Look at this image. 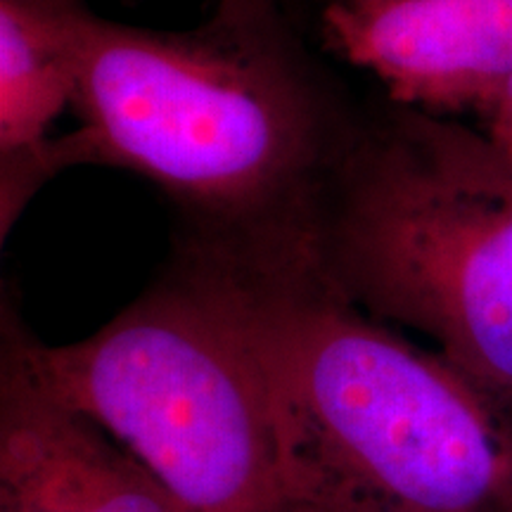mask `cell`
<instances>
[{
    "label": "cell",
    "mask_w": 512,
    "mask_h": 512,
    "mask_svg": "<svg viewBox=\"0 0 512 512\" xmlns=\"http://www.w3.org/2000/svg\"><path fill=\"white\" fill-rule=\"evenodd\" d=\"M264 382L306 508L512 512V406L320 273L304 238H178Z\"/></svg>",
    "instance_id": "1"
},
{
    "label": "cell",
    "mask_w": 512,
    "mask_h": 512,
    "mask_svg": "<svg viewBox=\"0 0 512 512\" xmlns=\"http://www.w3.org/2000/svg\"><path fill=\"white\" fill-rule=\"evenodd\" d=\"M363 100L309 46L292 10L216 0L200 27L157 31L88 8L69 133L74 166L131 171L164 192L181 238L304 235Z\"/></svg>",
    "instance_id": "2"
},
{
    "label": "cell",
    "mask_w": 512,
    "mask_h": 512,
    "mask_svg": "<svg viewBox=\"0 0 512 512\" xmlns=\"http://www.w3.org/2000/svg\"><path fill=\"white\" fill-rule=\"evenodd\" d=\"M304 245L356 306L512 406V159L482 128L366 98Z\"/></svg>",
    "instance_id": "3"
},
{
    "label": "cell",
    "mask_w": 512,
    "mask_h": 512,
    "mask_svg": "<svg viewBox=\"0 0 512 512\" xmlns=\"http://www.w3.org/2000/svg\"><path fill=\"white\" fill-rule=\"evenodd\" d=\"M0 339L36 382L91 418L181 512H306L268 392L181 249L91 337L48 347L3 294Z\"/></svg>",
    "instance_id": "4"
},
{
    "label": "cell",
    "mask_w": 512,
    "mask_h": 512,
    "mask_svg": "<svg viewBox=\"0 0 512 512\" xmlns=\"http://www.w3.org/2000/svg\"><path fill=\"white\" fill-rule=\"evenodd\" d=\"M320 43L389 100L482 119L512 76V0L323 3Z\"/></svg>",
    "instance_id": "5"
},
{
    "label": "cell",
    "mask_w": 512,
    "mask_h": 512,
    "mask_svg": "<svg viewBox=\"0 0 512 512\" xmlns=\"http://www.w3.org/2000/svg\"><path fill=\"white\" fill-rule=\"evenodd\" d=\"M0 512H181L91 418L48 394L0 339Z\"/></svg>",
    "instance_id": "6"
},
{
    "label": "cell",
    "mask_w": 512,
    "mask_h": 512,
    "mask_svg": "<svg viewBox=\"0 0 512 512\" xmlns=\"http://www.w3.org/2000/svg\"><path fill=\"white\" fill-rule=\"evenodd\" d=\"M86 0H0V238L31 197L72 169L53 124L74 105Z\"/></svg>",
    "instance_id": "7"
},
{
    "label": "cell",
    "mask_w": 512,
    "mask_h": 512,
    "mask_svg": "<svg viewBox=\"0 0 512 512\" xmlns=\"http://www.w3.org/2000/svg\"><path fill=\"white\" fill-rule=\"evenodd\" d=\"M479 121H482L479 128L512 159V76Z\"/></svg>",
    "instance_id": "8"
},
{
    "label": "cell",
    "mask_w": 512,
    "mask_h": 512,
    "mask_svg": "<svg viewBox=\"0 0 512 512\" xmlns=\"http://www.w3.org/2000/svg\"><path fill=\"white\" fill-rule=\"evenodd\" d=\"M259 3H273V5H283V8L292 10V5L297 3V0H259Z\"/></svg>",
    "instance_id": "9"
},
{
    "label": "cell",
    "mask_w": 512,
    "mask_h": 512,
    "mask_svg": "<svg viewBox=\"0 0 512 512\" xmlns=\"http://www.w3.org/2000/svg\"><path fill=\"white\" fill-rule=\"evenodd\" d=\"M323 3H344V5H358V3H366V0H323Z\"/></svg>",
    "instance_id": "10"
},
{
    "label": "cell",
    "mask_w": 512,
    "mask_h": 512,
    "mask_svg": "<svg viewBox=\"0 0 512 512\" xmlns=\"http://www.w3.org/2000/svg\"><path fill=\"white\" fill-rule=\"evenodd\" d=\"M306 512H339V510H325V508H311V510H306Z\"/></svg>",
    "instance_id": "11"
}]
</instances>
